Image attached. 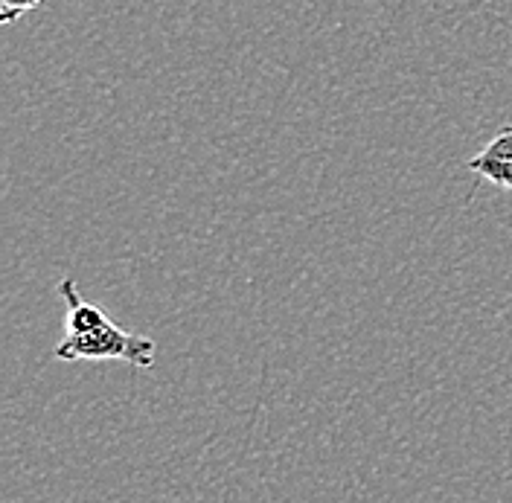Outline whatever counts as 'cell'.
Here are the masks:
<instances>
[{
    "label": "cell",
    "mask_w": 512,
    "mask_h": 503,
    "mask_svg": "<svg viewBox=\"0 0 512 503\" xmlns=\"http://www.w3.org/2000/svg\"><path fill=\"white\" fill-rule=\"evenodd\" d=\"M155 349L158 344L146 335L126 332L114 320L99 326L85 335H64V341L56 346L59 361H123L128 367L149 373L155 367Z\"/></svg>",
    "instance_id": "obj_1"
},
{
    "label": "cell",
    "mask_w": 512,
    "mask_h": 503,
    "mask_svg": "<svg viewBox=\"0 0 512 503\" xmlns=\"http://www.w3.org/2000/svg\"><path fill=\"white\" fill-rule=\"evenodd\" d=\"M466 166L492 187L512 192V126L501 128Z\"/></svg>",
    "instance_id": "obj_2"
},
{
    "label": "cell",
    "mask_w": 512,
    "mask_h": 503,
    "mask_svg": "<svg viewBox=\"0 0 512 503\" xmlns=\"http://www.w3.org/2000/svg\"><path fill=\"white\" fill-rule=\"evenodd\" d=\"M59 294H62L64 306H67V317H64V332L67 335H85L94 332L99 326H105L111 317L105 315L96 303H88L73 280H62L59 283Z\"/></svg>",
    "instance_id": "obj_3"
},
{
    "label": "cell",
    "mask_w": 512,
    "mask_h": 503,
    "mask_svg": "<svg viewBox=\"0 0 512 503\" xmlns=\"http://www.w3.org/2000/svg\"><path fill=\"white\" fill-rule=\"evenodd\" d=\"M44 0H0V24L9 27L15 24L24 12H30L35 6H41Z\"/></svg>",
    "instance_id": "obj_4"
}]
</instances>
